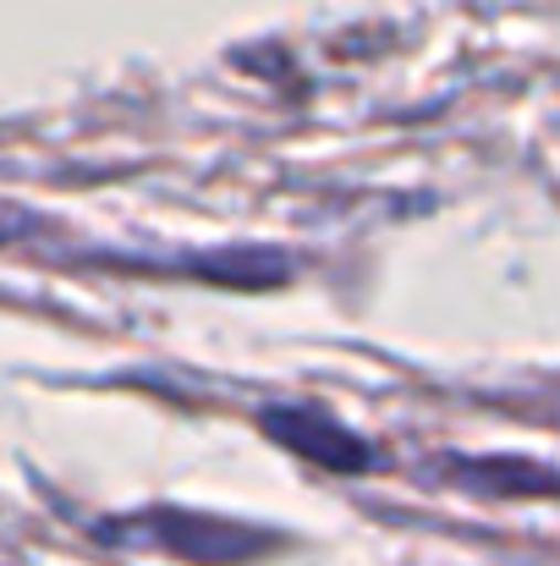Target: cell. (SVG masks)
<instances>
[{
	"mask_svg": "<svg viewBox=\"0 0 560 566\" xmlns=\"http://www.w3.org/2000/svg\"><path fill=\"white\" fill-rule=\"evenodd\" d=\"M127 534H133V545H155V551H171V556L198 562V566H236L264 551V534L236 528V523H220V517H192V512L133 517Z\"/></svg>",
	"mask_w": 560,
	"mask_h": 566,
	"instance_id": "1",
	"label": "cell"
},
{
	"mask_svg": "<svg viewBox=\"0 0 560 566\" xmlns=\"http://www.w3.org/2000/svg\"><path fill=\"white\" fill-rule=\"evenodd\" d=\"M264 429H270L275 440H286L297 457H314V462H325V468H369V446H363L352 429H341L330 412H319V407L270 412Z\"/></svg>",
	"mask_w": 560,
	"mask_h": 566,
	"instance_id": "2",
	"label": "cell"
},
{
	"mask_svg": "<svg viewBox=\"0 0 560 566\" xmlns=\"http://www.w3.org/2000/svg\"><path fill=\"white\" fill-rule=\"evenodd\" d=\"M522 412H533V418H550V423H560V385H545V396H539L533 407H522Z\"/></svg>",
	"mask_w": 560,
	"mask_h": 566,
	"instance_id": "5",
	"label": "cell"
},
{
	"mask_svg": "<svg viewBox=\"0 0 560 566\" xmlns=\"http://www.w3.org/2000/svg\"><path fill=\"white\" fill-rule=\"evenodd\" d=\"M39 226V214L33 209H22V203H6L0 198V242H17V237H28Z\"/></svg>",
	"mask_w": 560,
	"mask_h": 566,
	"instance_id": "4",
	"label": "cell"
},
{
	"mask_svg": "<svg viewBox=\"0 0 560 566\" xmlns=\"http://www.w3.org/2000/svg\"><path fill=\"white\" fill-rule=\"evenodd\" d=\"M451 484L473 495H560V473L522 462V457H495V462H445L440 468Z\"/></svg>",
	"mask_w": 560,
	"mask_h": 566,
	"instance_id": "3",
	"label": "cell"
}]
</instances>
